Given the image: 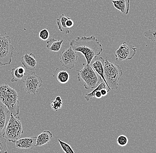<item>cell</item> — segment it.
Listing matches in <instances>:
<instances>
[{
	"label": "cell",
	"mask_w": 156,
	"mask_h": 153,
	"mask_svg": "<svg viewBox=\"0 0 156 153\" xmlns=\"http://www.w3.org/2000/svg\"><path fill=\"white\" fill-rule=\"evenodd\" d=\"M6 140L3 135H0V153H7Z\"/></svg>",
	"instance_id": "24"
},
{
	"label": "cell",
	"mask_w": 156,
	"mask_h": 153,
	"mask_svg": "<svg viewBox=\"0 0 156 153\" xmlns=\"http://www.w3.org/2000/svg\"><path fill=\"white\" fill-rule=\"evenodd\" d=\"M122 75L121 67L118 64L111 63L108 61V57H105L104 75L111 90L118 89L119 82Z\"/></svg>",
	"instance_id": "4"
},
{
	"label": "cell",
	"mask_w": 156,
	"mask_h": 153,
	"mask_svg": "<svg viewBox=\"0 0 156 153\" xmlns=\"http://www.w3.org/2000/svg\"><path fill=\"white\" fill-rule=\"evenodd\" d=\"M69 17L65 16L64 14L60 15L57 19V25L59 31L65 34L70 33L69 29L66 26V23Z\"/></svg>",
	"instance_id": "20"
},
{
	"label": "cell",
	"mask_w": 156,
	"mask_h": 153,
	"mask_svg": "<svg viewBox=\"0 0 156 153\" xmlns=\"http://www.w3.org/2000/svg\"><path fill=\"white\" fill-rule=\"evenodd\" d=\"M9 113L7 109L6 110L3 106H0V135L4 134L10 117Z\"/></svg>",
	"instance_id": "13"
},
{
	"label": "cell",
	"mask_w": 156,
	"mask_h": 153,
	"mask_svg": "<svg viewBox=\"0 0 156 153\" xmlns=\"http://www.w3.org/2000/svg\"><path fill=\"white\" fill-rule=\"evenodd\" d=\"M144 36L152 41H156V30L153 29L147 30L144 32Z\"/></svg>",
	"instance_id": "23"
},
{
	"label": "cell",
	"mask_w": 156,
	"mask_h": 153,
	"mask_svg": "<svg viewBox=\"0 0 156 153\" xmlns=\"http://www.w3.org/2000/svg\"><path fill=\"white\" fill-rule=\"evenodd\" d=\"M83 68L78 72V78L80 82H84L83 86L87 90L95 88L102 81L100 76L93 69L90 65L83 64Z\"/></svg>",
	"instance_id": "3"
},
{
	"label": "cell",
	"mask_w": 156,
	"mask_h": 153,
	"mask_svg": "<svg viewBox=\"0 0 156 153\" xmlns=\"http://www.w3.org/2000/svg\"><path fill=\"white\" fill-rule=\"evenodd\" d=\"M39 36L40 38L43 41H47L49 38L50 33L47 29H43L39 32Z\"/></svg>",
	"instance_id": "26"
},
{
	"label": "cell",
	"mask_w": 156,
	"mask_h": 153,
	"mask_svg": "<svg viewBox=\"0 0 156 153\" xmlns=\"http://www.w3.org/2000/svg\"><path fill=\"white\" fill-rule=\"evenodd\" d=\"M129 140L127 137L125 135H121L117 139V144L120 147H125L128 143Z\"/></svg>",
	"instance_id": "25"
},
{
	"label": "cell",
	"mask_w": 156,
	"mask_h": 153,
	"mask_svg": "<svg viewBox=\"0 0 156 153\" xmlns=\"http://www.w3.org/2000/svg\"><path fill=\"white\" fill-rule=\"evenodd\" d=\"M58 141L61 148L65 153H75L70 145L67 144L66 142H63L60 139H58Z\"/></svg>",
	"instance_id": "22"
},
{
	"label": "cell",
	"mask_w": 156,
	"mask_h": 153,
	"mask_svg": "<svg viewBox=\"0 0 156 153\" xmlns=\"http://www.w3.org/2000/svg\"><path fill=\"white\" fill-rule=\"evenodd\" d=\"M90 65L95 72L100 76L102 81L105 82L108 87L111 89L110 87L108 86L104 77V67L105 65V59L103 57L96 56L91 60Z\"/></svg>",
	"instance_id": "10"
},
{
	"label": "cell",
	"mask_w": 156,
	"mask_h": 153,
	"mask_svg": "<svg viewBox=\"0 0 156 153\" xmlns=\"http://www.w3.org/2000/svg\"><path fill=\"white\" fill-rule=\"evenodd\" d=\"M23 133L20 117L10 113L9 121L3 134L5 138L9 142L15 143L16 140L20 139L21 134Z\"/></svg>",
	"instance_id": "5"
},
{
	"label": "cell",
	"mask_w": 156,
	"mask_h": 153,
	"mask_svg": "<svg viewBox=\"0 0 156 153\" xmlns=\"http://www.w3.org/2000/svg\"><path fill=\"white\" fill-rule=\"evenodd\" d=\"M37 136L21 138L16 140L15 147L17 149H32L36 147Z\"/></svg>",
	"instance_id": "11"
},
{
	"label": "cell",
	"mask_w": 156,
	"mask_h": 153,
	"mask_svg": "<svg viewBox=\"0 0 156 153\" xmlns=\"http://www.w3.org/2000/svg\"><path fill=\"white\" fill-rule=\"evenodd\" d=\"M136 47L124 42L116 51L115 56L118 62L131 60L136 54Z\"/></svg>",
	"instance_id": "8"
},
{
	"label": "cell",
	"mask_w": 156,
	"mask_h": 153,
	"mask_svg": "<svg viewBox=\"0 0 156 153\" xmlns=\"http://www.w3.org/2000/svg\"><path fill=\"white\" fill-rule=\"evenodd\" d=\"M14 47L9 36L0 34V65H10L13 57Z\"/></svg>",
	"instance_id": "6"
},
{
	"label": "cell",
	"mask_w": 156,
	"mask_h": 153,
	"mask_svg": "<svg viewBox=\"0 0 156 153\" xmlns=\"http://www.w3.org/2000/svg\"><path fill=\"white\" fill-rule=\"evenodd\" d=\"M74 22H73L72 19H71V18H68V20L66 21V26L67 28H68V29H69V28H71L72 27H73V26H74Z\"/></svg>",
	"instance_id": "27"
},
{
	"label": "cell",
	"mask_w": 156,
	"mask_h": 153,
	"mask_svg": "<svg viewBox=\"0 0 156 153\" xmlns=\"http://www.w3.org/2000/svg\"><path fill=\"white\" fill-rule=\"evenodd\" d=\"M21 62L24 67L27 70L32 71L36 68L37 60L36 55L31 53L30 54L25 53L21 57Z\"/></svg>",
	"instance_id": "12"
},
{
	"label": "cell",
	"mask_w": 156,
	"mask_h": 153,
	"mask_svg": "<svg viewBox=\"0 0 156 153\" xmlns=\"http://www.w3.org/2000/svg\"><path fill=\"white\" fill-rule=\"evenodd\" d=\"M62 106H63V102L60 96H56L55 100H52L51 101V110L55 112H57L58 110L61 109Z\"/></svg>",
	"instance_id": "21"
},
{
	"label": "cell",
	"mask_w": 156,
	"mask_h": 153,
	"mask_svg": "<svg viewBox=\"0 0 156 153\" xmlns=\"http://www.w3.org/2000/svg\"><path fill=\"white\" fill-rule=\"evenodd\" d=\"M18 93L14 89L8 85H0V101L4 105L10 113L17 116L20 112Z\"/></svg>",
	"instance_id": "2"
},
{
	"label": "cell",
	"mask_w": 156,
	"mask_h": 153,
	"mask_svg": "<svg viewBox=\"0 0 156 153\" xmlns=\"http://www.w3.org/2000/svg\"><path fill=\"white\" fill-rule=\"evenodd\" d=\"M53 78L61 84L67 83L70 79V75L63 68H57L54 72Z\"/></svg>",
	"instance_id": "15"
},
{
	"label": "cell",
	"mask_w": 156,
	"mask_h": 153,
	"mask_svg": "<svg viewBox=\"0 0 156 153\" xmlns=\"http://www.w3.org/2000/svg\"><path fill=\"white\" fill-rule=\"evenodd\" d=\"M53 137L52 133L49 130H44L37 136L36 147H41L48 144Z\"/></svg>",
	"instance_id": "17"
},
{
	"label": "cell",
	"mask_w": 156,
	"mask_h": 153,
	"mask_svg": "<svg viewBox=\"0 0 156 153\" xmlns=\"http://www.w3.org/2000/svg\"><path fill=\"white\" fill-rule=\"evenodd\" d=\"M100 91H101V94H102V96H106L107 95V93L109 92H110L107 89H102Z\"/></svg>",
	"instance_id": "28"
},
{
	"label": "cell",
	"mask_w": 156,
	"mask_h": 153,
	"mask_svg": "<svg viewBox=\"0 0 156 153\" xmlns=\"http://www.w3.org/2000/svg\"><path fill=\"white\" fill-rule=\"evenodd\" d=\"M78 54L71 47L65 50H63L60 54L59 59L60 62L63 67L66 69H73L77 61Z\"/></svg>",
	"instance_id": "9"
},
{
	"label": "cell",
	"mask_w": 156,
	"mask_h": 153,
	"mask_svg": "<svg viewBox=\"0 0 156 153\" xmlns=\"http://www.w3.org/2000/svg\"><path fill=\"white\" fill-rule=\"evenodd\" d=\"M102 89H107L109 91L111 90V89H110L107 86L105 82L102 81L95 88H94L91 92L87 93L86 94L85 99L86 101H89L90 99H92L93 97H95L98 99L102 98V96L100 91Z\"/></svg>",
	"instance_id": "14"
},
{
	"label": "cell",
	"mask_w": 156,
	"mask_h": 153,
	"mask_svg": "<svg viewBox=\"0 0 156 153\" xmlns=\"http://www.w3.org/2000/svg\"><path fill=\"white\" fill-rule=\"evenodd\" d=\"M42 84L41 77L38 76L35 72H33L28 74L24 79V90L28 94L35 95L36 93L39 92V89Z\"/></svg>",
	"instance_id": "7"
},
{
	"label": "cell",
	"mask_w": 156,
	"mask_h": 153,
	"mask_svg": "<svg viewBox=\"0 0 156 153\" xmlns=\"http://www.w3.org/2000/svg\"><path fill=\"white\" fill-rule=\"evenodd\" d=\"M112 2L115 8L120 11L123 14H128L130 6L129 0H113Z\"/></svg>",
	"instance_id": "16"
},
{
	"label": "cell",
	"mask_w": 156,
	"mask_h": 153,
	"mask_svg": "<svg viewBox=\"0 0 156 153\" xmlns=\"http://www.w3.org/2000/svg\"><path fill=\"white\" fill-rule=\"evenodd\" d=\"M70 45L76 52L82 54L87 65H90L91 60L100 54L103 50L102 44L94 36L77 37L71 40Z\"/></svg>",
	"instance_id": "1"
},
{
	"label": "cell",
	"mask_w": 156,
	"mask_h": 153,
	"mask_svg": "<svg viewBox=\"0 0 156 153\" xmlns=\"http://www.w3.org/2000/svg\"><path fill=\"white\" fill-rule=\"evenodd\" d=\"M63 42V40H55L51 38L47 41L46 47L50 51L58 52L61 48Z\"/></svg>",
	"instance_id": "19"
},
{
	"label": "cell",
	"mask_w": 156,
	"mask_h": 153,
	"mask_svg": "<svg viewBox=\"0 0 156 153\" xmlns=\"http://www.w3.org/2000/svg\"><path fill=\"white\" fill-rule=\"evenodd\" d=\"M11 74L12 77L11 79L12 82L20 81L26 76V70L24 67H19L16 68L14 67L12 69Z\"/></svg>",
	"instance_id": "18"
}]
</instances>
